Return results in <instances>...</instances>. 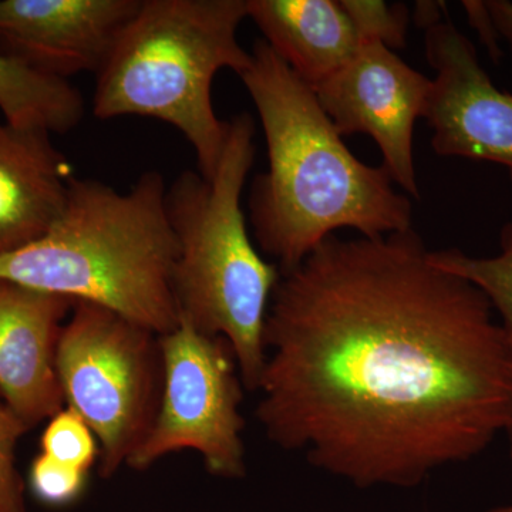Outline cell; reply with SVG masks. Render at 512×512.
I'll return each instance as SVG.
<instances>
[{
  "label": "cell",
  "instance_id": "obj_4",
  "mask_svg": "<svg viewBox=\"0 0 512 512\" xmlns=\"http://www.w3.org/2000/svg\"><path fill=\"white\" fill-rule=\"evenodd\" d=\"M255 123L229 120L227 141L211 178L184 171L165 194L178 244L173 288L180 319L227 340L245 389L258 390L266 363L265 323L281 271L249 237L241 208L255 160Z\"/></svg>",
  "mask_w": 512,
  "mask_h": 512
},
{
  "label": "cell",
  "instance_id": "obj_9",
  "mask_svg": "<svg viewBox=\"0 0 512 512\" xmlns=\"http://www.w3.org/2000/svg\"><path fill=\"white\" fill-rule=\"evenodd\" d=\"M426 56L436 70L423 116L433 150L503 165L512 181V94L495 86L476 46L450 22L427 28Z\"/></svg>",
  "mask_w": 512,
  "mask_h": 512
},
{
  "label": "cell",
  "instance_id": "obj_20",
  "mask_svg": "<svg viewBox=\"0 0 512 512\" xmlns=\"http://www.w3.org/2000/svg\"><path fill=\"white\" fill-rule=\"evenodd\" d=\"M463 5L464 9L467 10L471 25L478 30L485 45L493 55H498L500 53L497 46L498 33L485 2H464Z\"/></svg>",
  "mask_w": 512,
  "mask_h": 512
},
{
  "label": "cell",
  "instance_id": "obj_21",
  "mask_svg": "<svg viewBox=\"0 0 512 512\" xmlns=\"http://www.w3.org/2000/svg\"><path fill=\"white\" fill-rule=\"evenodd\" d=\"M485 5H487L488 13L493 19L498 35L503 36L508 45L512 47V2L510 0H491V2H485Z\"/></svg>",
  "mask_w": 512,
  "mask_h": 512
},
{
  "label": "cell",
  "instance_id": "obj_13",
  "mask_svg": "<svg viewBox=\"0 0 512 512\" xmlns=\"http://www.w3.org/2000/svg\"><path fill=\"white\" fill-rule=\"evenodd\" d=\"M248 18L311 87L342 69L366 45L343 0H248Z\"/></svg>",
  "mask_w": 512,
  "mask_h": 512
},
{
  "label": "cell",
  "instance_id": "obj_6",
  "mask_svg": "<svg viewBox=\"0 0 512 512\" xmlns=\"http://www.w3.org/2000/svg\"><path fill=\"white\" fill-rule=\"evenodd\" d=\"M64 403L100 446V474L113 477L146 440L163 389L160 336L119 313L76 302L57 343Z\"/></svg>",
  "mask_w": 512,
  "mask_h": 512
},
{
  "label": "cell",
  "instance_id": "obj_2",
  "mask_svg": "<svg viewBox=\"0 0 512 512\" xmlns=\"http://www.w3.org/2000/svg\"><path fill=\"white\" fill-rule=\"evenodd\" d=\"M239 77L264 127L269 161L252 184L249 221L281 274L336 229L377 238L412 228L410 198L394 190L383 165L353 156L312 87L265 40L255 43Z\"/></svg>",
  "mask_w": 512,
  "mask_h": 512
},
{
  "label": "cell",
  "instance_id": "obj_7",
  "mask_svg": "<svg viewBox=\"0 0 512 512\" xmlns=\"http://www.w3.org/2000/svg\"><path fill=\"white\" fill-rule=\"evenodd\" d=\"M160 348L163 389L157 417L127 466L147 470L168 454L192 450L212 476H244L239 413L244 384L231 345L180 319L177 328L160 336Z\"/></svg>",
  "mask_w": 512,
  "mask_h": 512
},
{
  "label": "cell",
  "instance_id": "obj_11",
  "mask_svg": "<svg viewBox=\"0 0 512 512\" xmlns=\"http://www.w3.org/2000/svg\"><path fill=\"white\" fill-rule=\"evenodd\" d=\"M72 299L0 281V396L32 429L64 407L57 343Z\"/></svg>",
  "mask_w": 512,
  "mask_h": 512
},
{
  "label": "cell",
  "instance_id": "obj_10",
  "mask_svg": "<svg viewBox=\"0 0 512 512\" xmlns=\"http://www.w3.org/2000/svg\"><path fill=\"white\" fill-rule=\"evenodd\" d=\"M141 0H0V53L69 80L100 72Z\"/></svg>",
  "mask_w": 512,
  "mask_h": 512
},
{
  "label": "cell",
  "instance_id": "obj_15",
  "mask_svg": "<svg viewBox=\"0 0 512 512\" xmlns=\"http://www.w3.org/2000/svg\"><path fill=\"white\" fill-rule=\"evenodd\" d=\"M500 244V254L491 258H474L460 249H447L430 252V261L437 268L477 286L512 339V222L501 229Z\"/></svg>",
  "mask_w": 512,
  "mask_h": 512
},
{
  "label": "cell",
  "instance_id": "obj_17",
  "mask_svg": "<svg viewBox=\"0 0 512 512\" xmlns=\"http://www.w3.org/2000/svg\"><path fill=\"white\" fill-rule=\"evenodd\" d=\"M350 16L365 43H382L389 49L403 47L406 43L409 9L402 3L387 5L384 2L367 0H343Z\"/></svg>",
  "mask_w": 512,
  "mask_h": 512
},
{
  "label": "cell",
  "instance_id": "obj_19",
  "mask_svg": "<svg viewBox=\"0 0 512 512\" xmlns=\"http://www.w3.org/2000/svg\"><path fill=\"white\" fill-rule=\"evenodd\" d=\"M28 426L0 402V512H26L23 483L16 468V446Z\"/></svg>",
  "mask_w": 512,
  "mask_h": 512
},
{
  "label": "cell",
  "instance_id": "obj_22",
  "mask_svg": "<svg viewBox=\"0 0 512 512\" xmlns=\"http://www.w3.org/2000/svg\"><path fill=\"white\" fill-rule=\"evenodd\" d=\"M505 436H507L508 439V451H510V458L512 461V409H511V416L510 421H508L507 429L504 431Z\"/></svg>",
  "mask_w": 512,
  "mask_h": 512
},
{
  "label": "cell",
  "instance_id": "obj_16",
  "mask_svg": "<svg viewBox=\"0 0 512 512\" xmlns=\"http://www.w3.org/2000/svg\"><path fill=\"white\" fill-rule=\"evenodd\" d=\"M40 446L46 456L86 473L100 458L99 440L92 427L67 406L47 420Z\"/></svg>",
  "mask_w": 512,
  "mask_h": 512
},
{
  "label": "cell",
  "instance_id": "obj_12",
  "mask_svg": "<svg viewBox=\"0 0 512 512\" xmlns=\"http://www.w3.org/2000/svg\"><path fill=\"white\" fill-rule=\"evenodd\" d=\"M73 177L50 134L0 123V256L46 234L62 214Z\"/></svg>",
  "mask_w": 512,
  "mask_h": 512
},
{
  "label": "cell",
  "instance_id": "obj_18",
  "mask_svg": "<svg viewBox=\"0 0 512 512\" xmlns=\"http://www.w3.org/2000/svg\"><path fill=\"white\" fill-rule=\"evenodd\" d=\"M89 473L66 466L46 454H40L30 467L32 494L49 507H66L82 497Z\"/></svg>",
  "mask_w": 512,
  "mask_h": 512
},
{
  "label": "cell",
  "instance_id": "obj_23",
  "mask_svg": "<svg viewBox=\"0 0 512 512\" xmlns=\"http://www.w3.org/2000/svg\"><path fill=\"white\" fill-rule=\"evenodd\" d=\"M488 512H512V505H507V507L494 508V510Z\"/></svg>",
  "mask_w": 512,
  "mask_h": 512
},
{
  "label": "cell",
  "instance_id": "obj_8",
  "mask_svg": "<svg viewBox=\"0 0 512 512\" xmlns=\"http://www.w3.org/2000/svg\"><path fill=\"white\" fill-rule=\"evenodd\" d=\"M431 86L433 80L389 47L373 42L312 89L340 136L372 137L393 183L419 200L413 133L416 120L424 116Z\"/></svg>",
  "mask_w": 512,
  "mask_h": 512
},
{
  "label": "cell",
  "instance_id": "obj_14",
  "mask_svg": "<svg viewBox=\"0 0 512 512\" xmlns=\"http://www.w3.org/2000/svg\"><path fill=\"white\" fill-rule=\"evenodd\" d=\"M0 110L10 126L52 136L69 133L82 121L84 100L69 80L0 53Z\"/></svg>",
  "mask_w": 512,
  "mask_h": 512
},
{
  "label": "cell",
  "instance_id": "obj_3",
  "mask_svg": "<svg viewBox=\"0 0 512 512\" xmlns=\"http://www.w3.org/2000/svg\"><path fill=\"white\" fill-rule=\"evenodd\" d=\"M158 171L119 192L73 177L62 214L43 237L0 256V281L119 313L158 336L177 328V238Z\"/></svg>",
  "mask_w": 512,
  "mask_h": 512
},
{
  "label": "cell",
  "instance_id": "obj_5",
  "mask_svg": "<svg viewBox=\"0 0 512 512\" xmlns=\"http://www.w3.org/2000/svg\"><path fill=\"white\" fill-rule=\"evenodd\" d=\"M248 0H141L96 74L93 113L99 120L150 117L177 128L211 178L227 141L212 83L221 70L251 64L238 40Z\"/></svg>",
  "mask_w": 512,
  "mask_h": 512
},
{
  "label": "cell",
  "instance_id": "obj_1",
  "mask_svg": "<svg viewBox=\"0 0 512 512\" xmlns=\"http://www.w3.org/2000/svg\"><path fill=\"white\" fill-rule=\"evenodd\" d=\"M494 313L413 228L330 235L276 285L256 417L356 487H416L507 429L512 339Z\"/></svg>",
  "mask_w": 512,
  "mask_h": 512
}]
</instances>
